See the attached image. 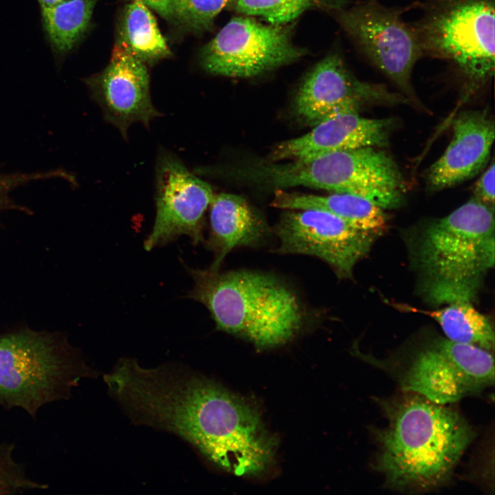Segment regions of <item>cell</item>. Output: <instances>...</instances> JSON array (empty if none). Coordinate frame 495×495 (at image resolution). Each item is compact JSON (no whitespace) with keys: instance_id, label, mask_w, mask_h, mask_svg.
<instances>
[{"instance_id":"6da1fadb","label":"cell","mask_w":495,"mask_h":495,"mask_svg":"<svg viewBox=\"0 0 495 495\" xmlns=\"http://www.w3.org/2000/svg\"><path fill=\"white\" fill-rule=\"evenodd\" d=\"M380 404L386 424L375 430L374 468L386 486L426 492L446 484L475 436L467 421L450 404L410 391Z\"/></svg>"},{"instance_id":"7a4b0ae2","label":"cell","mask_w":495,"mask_h":495,"mask_svg":"<svg viewBox=\"0 0 495 495\" xmlns=\"http://www.w3.org/2000/svg\"><path fill=\"white\" fill-rule=\"evenodd\" d=\"M186 267L194 281L187 298L208 309L217 329L262 349L287 342L302 329L305 316L301 302L274 276Z\"/></svg>"},{"instance_id":"3957f363","label":"cell","mask_w":495,"mask_h":495,"mask_svg":"<svg viewBox=\"0 0 495 495\" xmlns=\"http://www.w3.org/2000/svg\"><path fill=\"white\" fill-rule=\"evenodd\" d=\"M415 258L429 302H472L494 264V207L474 197L432 223Z\"/></svg>"},{"instance_id":"277c9868","label":"cell","mask_w":495,"mask_h":495,"mask_svg":"<svg viewBox=\"0 0 495 495\" xmlns=\"http://www.w3.org/2000/svg\"><path fill=\"white\" fill-rule=\"evenodd\" d=\"M96 371L60 336L30 329L0 337V406L35 417L43 406L72 395Z\"/></svg>"},{"instance_id":"5b68a950","label":"cell","mask_w":495,"mask_h":495,"mask_svg":"<svg viewBox=\"0 0 495 495\" xmlns=\"http://www.w3.org/2000/svg\"><path fill=\"white\" fill-rule=\"evenodd\" d=\"M410 23L423 56L446 62L465 96L486 85L494 72V0H421Z\"/></svg>"},{"instance_id":"8992f818","label":"cell","mask_w":495,"mask_h":495,"mask_svg":"<svg viewBox=\"0 0 495 495\" xmlns=\"http://www.w3.org/2000/svg\"><path fill=\"white\" fill-rule=\"evenodd\" d=\"M403 10L387 7L379 0H364L333 12L357 49L400 90L409 102L420 106L411 76L422 57L410 23Z\"/></svg>"},{"instance_id":"52a82bcc","label":"cell","mask_w":495,"mask_h":495,"mask_svg":"<svg viewBox=\"0 0 495 495\" xmlns=\"http://www.w3.org/2000/svg\"><path fill=\"white\" fill-rule=\"evenodd\" d=\"M402 390L450 404L494 384V358L481 347L441 339L417 351L401 368Z\"/></svg>"},{"instance_id":"ba28073f","label":"cell","mask_w":495,"mask_h":495,"mask_svg":"<svg viewBox=\"0 0 495 495\" xmlns=\"http://www.w3.org/2000/svg\"><path fill=\"white\" fill-rule=\"evenodd\" d=\"M292 26L263 23L253 16L231 19L201 50L200 62L210 74L250 78L298 60L305 50L292 38Z\"/></svg>"},{"instance_id":"9c48e42d","label":"cell","mask_w":495,"mask_h":495,"mask_svg":"<svg viewBox=\"0 0 495 495\" xmlns=\"http://www.w3.org/2000/svg\"><path fill=\"white\" fill-rule=\"evenodd\" d=\"M155 181L156 215L144 249L164 246L182 235L193 245L204 242V215L214 196L211 186L164 148L157 155Z\"/></svg>"},{"instance_id":"30bf717a","label":"cell","mask_w":495,"mask_h":495,"mask_svg":"<svg viewBox=\"0 0 495 495\" xmlns=\"http://www.w3.org/2000/svg\"><path fill=\"white\" fill-rule=\"evenodd\" d=\"M274 232L279 241L276 252L316 256L328 263L340 278H352L355 264L379 237L318 209L283 212Z\"/></svg>"},{"instance_id":"8fae6325","label":"cell","mask_w":495,"mask_h":495,"mask_svg":"<svg viewBox=\"0 0 495 495\" xmlns=\"http://www.w3.org/2000/svg\"><path fill=\"white\" fill-rule=\"evenodd\" d=\"M409 101L386 86L362 81L346 66L343 57L332 52L317 63L300 85L295 110L306 124L314 126L333 117L358 111L370 104H397Z\"/></svg>"},{"instance_id":"7c38bea8","label":"cell","mask_w":495,"mask_h":495,"mask_svg":"<svg viewBox=\"0 0 495 495\" xmlns=\"http://www.w3.org/2000/svg\"><path fill=\"white\" fill-rule=\"evenodd\" d=\"M83 81L105 120L125 139L131 124L148 126L161 116L151 101L146 65L116 45L108 65Z\"/></svg>"},{"instance_id":"4fadbf2b","label":"cell","mask_w":495,"mask_h":495,"mask_svg":"<svg viewBox=\"0 0 495 495\" xmlns=\"http://www.w3.org/2000/svg\"><path fill=\"white\" fill-rule=\"evenodd\" d=\"M395 121L364 118L358 113L341 114L314 126L307 133L278 144L273 160H301L324 154L364 147H384Z\"/></svg>"},{"instance_id":"5bb4252c","label":"cell","mask_w":495,"mask_h":495,"mask_svg":"<svg viewBox=\"0 0 495 495\" xmlns=\"http://www.w3.org/2000/svg\"><path fill=\"white\" fill-rule=\"evenodd\" d=\"M453 135L445 152L426 174L428 187L440 190L468 180L489 160L494 122L485 111H465L452 122Z\"/></svg>"},{"instance_id":"9a60e30c","label":"cell","mask_w":495,"mask_h":495,"mask_svg":"<svg viewBox=\"0 0 495 495\" xmlns=\"http://www.w3.org/2000/svg\"><path fill=\"white\" fill-rule=\"evenodd\" d=\"M210 206V234L206 243L214 254L210 269L218 271L230 251L258 244L266 235L267 228L260 215L239 195H214Z\"/></svg>"},{"instance_id":"2e32d148","label":"cell","mask_w":495,"mask_h":495,"mask_svg":"<svg viewBox=\"0 0 495 495\" xmlns=\"http://www.w3.org/2000/svg\"><path fill=\"white\" fill-rule=\"evenodd\" d=\"M272 204L288 210L318 209L331 212L354 228L382 235L387 229L384 209L368 199L349 193L335 192L327 196L292 193L277 189Z\"/></svg>"},{"instance_id":"e0dca14e","label":"cell","mask_w":495,"mask_h":495,"mask_svg":"<svg viewBox=\"0 0 495 495\" xmlns=\"http://www.w3.org/2000/svg\"><path fill=\"white\" fill-rule=\"evenodd\" d=\"M116 45L147 64L168 58L171 52L149 8L133 0L122 11Z\"/></svg>"},{"instance_id":"ac0fdd59","label":"cell","mask_w":495,"mask_h":495,"mask_svg":"<svg viewBox=\"0 0 495 495\" xmlns=\"http://www.w3.org/2000/svg\"><path fill=\"white\" fill-rule=\"evenodd\" d=\"M97 1L64 0L55 6L41 8L45 37L58 65L87 33Z\"/></svg>"},{"instance_id":"d6986e66","label":"cell","mask_w":495,"mask_h":495,"mask_svg":"<svg viewBox=\"0 0 495 495\" xmlns=\"http://www.w3.org/2000/svg\"><path fill=\"white\" fill-rule=\"evenodd\" d=\"M393 306L404 312L421 314L432 318L452 341L474 345L490 352L494 350V333L490 322L471 302H452L434 310L421 309L401 303H395Z\"/></svg>"},{"instance_id":"ffe728a7","label":"cell","mask_w":495,"mask_h":495,"mask_svg":"<svg viewBox=\"0 0 495 495\" xmlns=\"http://www.w3.org/2000/svg\"><path fill=\"white\" fill-rule=\"evenodd\" d=\"M177 29L201 34L210 31L230 0H142Z\"/></svg>"},{"instance_id":"44dd1931","label":"cell","mask_w":495,"mask_h":495,"mask_svg":"<svg viewBox=\"0 0 495 495\" xmlns=\"http://www.w3.org/2000/svg\"><path fill=\"white\" fill-rule=\"evenodd\" d=\"M349 3V0H230L227 8L243 15L260 17L268 23L287 25L307 11L333 13Z\"/></svg>"},{"instance_id":"7402d4cb","label":"cell","mask_w":495,"mask_h":495,"mask_svg":"<svg viewBox=\"0 0 495 495\" xmlns=\"http://www.w3.org/2000/svg\"><path fill=\"white\" fill-rule=\"evenodd\" d=\"M13 452V445L0 443V495L46 489L47 484L28 476L23 465L14 459Z\"/></svg>"},{"instance_id":"603a6c76","label":"cell","mask_w":495,"mask_h":495,"mask_svg":"<svg viewBox=\"0 0 495 495\" xmlns=\"http://www.w3.org/2000/svg\"><path fill=\"white\" fill-rule=\"evenodd\" d=\"M71 173L65 170L57 168L45 172L3 173L0 171V211L6 209L24 210L10 197V193L16 188L33 181L61 178L69 181Z\"/></svg>"},{"instance_id":"cb8c5ba5","label":"cell","mask_w":495,"mask_h":495,"mask_svg":"<svg viewBox=\"0 0 495 495\" xmlns=\"http://www.w3.org/2000/svg\"><path fill=\"white\" fill-rule=\"evenodd\" d=\"M494 162L483 173L475 184L474 197L483 203L494 207Z\"/></svg>"},{"instance_id":"d4e9b609","label":"cell","mask_w":495,"mask_h":495,"mask_svg":"<svg viewBox=\"0 0 495 495\" xmlns=\"http://www.w3.org/2000/svg\"><path fill=\"white\" fill-rule=\"evenodd\" d=\"M64 0H37L41 8L55 6Z\"/></svg>"}]
</instances>
